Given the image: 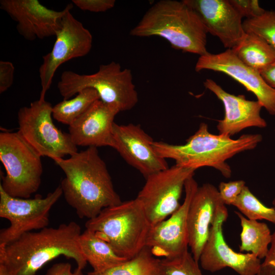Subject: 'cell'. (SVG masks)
Segmentation results:
<instances>
[{
	"label": "cell",
	"instance_id": "cell-1",
	"mask_svg": "<svg viewBox=\"0 0 275 275\" xmlns=\"http://www.w3.org/2000/svg\"><path fill=\"white\" fill-rule=\"evenodd\" d=\"M53 160L65 175L60 184L65 199L79 217L93 218L122 202L96 147Z\"/></svg>",
	"mask_w": 275,
	"mask_h": 275
},
{
	"label": "cell",
	"instance_id": "cell-2",
	"mask_svg": "<svg viewBox=\"0 0 275 275\" xmlns=\"http://www.w3.org/2000/svg\"><path fill=\"white\" fill-rule=\"evenodd\" d=\"M81 233L80 226L75 222L26 233L0 246V263L14 275H35L48 262L64 256L73 259L82 270L87 262L78 242Z\"/></svg>",
	"mask_w": 275,
	"mask_h": 275
},
{
	"label": "cell",
	"instance_id": "cell-3",
	"mask_svg": "<svg viewBox=\"0 0 275 275\" xmlns=\"http://www.w3.org/2000/svg\"><path fill=\"white\" fill-rule=\"evenodd\" d=\"M262 140L260 134H242L237 139L213 134L209 132L208 125L203 122L183 145L154 141L153 147L159 156L174 160L178 166L195 170L212 167L225 177L230 178L232 170L226 161L240 152L254 149Z\"/></svg>",
	"mask_w": 275,
	"mask_h": 275
},
{
	"label": "cell",
	"instance_id": "cell-4",
	"mask_svg": "<svg viewBox=\"0 0 275 275\" xmlns=\"http://www.w3.org/2000/svg\"><path fill=\"white\" fill-rule=\"evenodd\" d=\"M207 33L198 14L184 0L156 2L130 32L135 37H160L175 49L200 56L208 52Z\"/></svg>",
	"mask_w": 275,
	"mask_h": 275
},
{
	"label": "cell",
	"instance_id": "cell-5",
	"mask_svg": "<svg viewBox=\"0 0 275 275\" xmlns=\"http://www.w3.org/2000/svg\"><path fill=\"white\" fill-rule=\"evenodd\" d=\"M85 227L108 242L119 256L129 260L146 247L151 225L135 198L103 209L88 219Z\"/></svg>",
	"mask_w": 275,
	"mask_h": 275
},
{
	"label": "cell",
	"instance_id": "cell-6",
	"mask_svg": "<svg viewBox=\"0 0 275 275\" xmlns=\"http://www.w3.org/2000/svg\"><path fill=\"white\" fill-rule=\"evenodd\" d=\"M132 80L130 69H123L119 63L112 61L101 65L98 70L91 74L64 71L58 89L64 99L71 98L85 89H93L97 92L100 100L115 105L121 112L131 109L138 102V92Z\"/></svg>",
	"mask_w": 275,
	"mask_h": 275
},
{
	"label": "cell",
	"instance_id": "cell-7",
	"mask_svg": "<svg viewBox=\"0 0 275 275\" xmlns=\"http://www.w3.org/2000/svg\"><path fill=\"white\" fill-rule=\"evenodd\" d=\"M0 160L6 171L0 186L8 195L30 198L38 190L43 173L41 156L18 132L0 133Z\"/></svg>",
	"mask_w": 275,
	"mask_h": 275
},
{
	"label": "cell",
	"instance_id": "cell-8",
	"mask_svg": "<svg viewBox=\"0 0 275 275\" xmlns=\"http://www.w3.org/2000/svg\"><path fill=\"white\" fill-rule=\"evenodd\" d=\"M52 106L45 99L21 107L17 113L18 132L41 157L53 160L77 151L69 133L57 128L52 121Z\"/></svg>",
	"mask_w": 275,
	"mask_h": 275
},
{
	"label": "cell",
	"instance_id": "cell-9",
	"mask_svg": "<svg viewBox=\"0 0 275 275\" xmlns=\"http://www.w3.org/2000/svg\"><path fill=\"white\" fill-rule=\"evenodd\" d=\"M62 195L60 185L46 197L37 195L34 198L13 197L0 186V217L10 222L9 227L1 230L0 246L26 233L47 227L50 211Z\"/></svg>",
	"mask_w": 275,
	"mask_h": 275
},
{
	"label": "cell",
	"instance_id": "cell-10",
	"mask_svg": "<svg viewBox=\"0 0 275 275\" xmlns=\"http://www.w3.org/2000/svg\"><path fill=\"white\" fill-rule=\"evenodd\" d=\"M196 170L174 165L153 174L146 179L136 199L153 226L176 211L185 183Z\"/></svg>",
	"mask_w": 275,
	"mask_h": 275
},
{
	"label": "cell",
	"instance_id": "cell-11",
	"mask_svg": "<svg viewBox=\"0 0 275 275\" xmlns=\"http://www.w3.org/2000/svg\"><path fill=\"white\" fill-rule=\"evenodd\" d=\"M66 7L52 48L42 57L39 69L41 86L40 99H45L54 74L61 65L73 59L85 56L92 47V34L70 12L73 5L69 4Z\"/></svg>",
	"mask_w": 275,
	"mask_h": 275
},
{
	"label": "cell",
	"instance_id": "cell-12",
	"mask_svg": "<svg viewBox=\"0 0 275 275\" xmlns=\"http://www.w3.org/2000/svg\"><path fill=\"white\" fill-rule=\"evenodd\" d=\"M198 187L193 177L188 178L185 183L183 204L168 219L151 226L146 247L155 257L172 258L188 251L187 213Z\"/></svg>",
	"mask_w": 275,
	"mask_h": 275
},
{
	"label": "cell",
	"instance_id": "cell-13",
	"mask_svg": "<svg viewBox=\"0 0 275 275\" xmlns=\"http://www.w3.org/2000/svg\"><path fill=\"white\" fill-rule=\"evenodd\" d=\"M195 69L196 72L210 70L230 76L253 93L269 114L275 115V89L265 82L259 71L243 63L232 49L200 56Z\"/></svg>",
	"mask_w": 275,
	"mask_h": 275
},
{
	"label": "cell",
	"instance_id": "cell-14",
	"mask_svg": "<svg viewBox=\"0 0 275 275\" xmlns=\"http://www.w3.org/2000/svg\"><path fill=\"white\" fill-rule=\"evenodd\" d=\"M228 216V212L221 213L211 226L200 255L201 266L211 272L228 267L239 275H257L261 264L260 259L250 253L235 252L225 241L222 227Z\"/></svg>",
	"mask_w": 275,
	"mask_h": 275
},
{
	"label": "cell",
	"instance_id": "cell-15",
	"mask_svg": "<svg viewBox=\"0 0 275 275\" xmlns=\"http://www.w3.org/2000/svg\"><path fill=\"white\" fill-rule=\"evenodd\" d=\"M113 134V148L146 178L169 168L166 159L159 156L154 150L152 138L140 125L115 123Z\"/></svg>",
	"mask_w": 275,
	"mask_h": 275
},
{
	"label": "cell",
	"instance_id": "cell-16",
	"mask_svg": "<svg viewBox=\"0 0 275 275\" xmlns=\"http://www.w3.org/2000/svg\"><path fill=\"white\" fill-rule=\"evenodd\" d=\"M0 8L17 22L16 29L25 40L43 39L56 35L67 7L55 11L38 0H1Z\"/></svg>",
	"mask_w": 275,
	"mask_h": 275
},
{
	"label": "cell",
	"instance_id": "cell-17",
	"mask_svg": "<svg viewBox=\"0 0 275 275\" xmlns=\"http://www.w3.org/2000/svg\"><path fill=\"white\" fill-rule=\"evenodd\" d=\"M228 212L218 190L212 184L198 187L190 202L187 217L189 246L199 262L211 226L219 214Z\"/></svg>",
	"mask_w": 275,
	"mask_h": 275
},
{
	"label": "cell",
	"instance_id": "cell-18",
	"mask_svg": "<svg viewBox=\"0 0 275 275\" xmlns=\"http://www.w3.org/2000/svg\"><path fill=\"white\" fill-rule=\"evenodd\" d=\"M198 14L207 33L232 49L246 35L242 17L229 0H184Z\"/></svg>",
	"mask_w": 275,
	"mask_h": 275
},
{
	"label": "cell",
	"instance_id": "cell-19",
	"mask_svg": "<svg viewBox=\"0 0 275 275\" xmlns=\"http://www.w3.org/2000/svg\"><path fill=\"white\" fill-rule=\"evenodd\" d=\"M120 111L114 105L95 101L69 126V134L76 146L113 147V128Z\"/></svg>",
	"mask_w": 275,
	"mask_h": 275
},
{
	"label": "cell",
	"instance_id": "cell-20",
	"mask_svg": "<svg viewBox=\"0 0 275 275\" xmlns=\"http://www.w3.org/2000/svg\"><path fill=\"white\" fill-rule=\"evenodd\" d=\"M204 86L224 106V117L218 121L216 126L219 134L231 137L246 128L266 127L267 123L260 115L263 106L258 100H247L243 95L230 94L211 79H206Z\"/></svg>",
	"mask_w": 275,
	"mask_h": 275
},
{
	"label": "cell",
	"instance_id": "cell-21",
	"mask_svg": "<svg viewBox=\"0 0 275 275\" xmlns=\"http://www.w3.org/2000/svg\"><path fill=\"white\" fill-rule=\"evenodd\" d=\"M78 242L82 255L95 273L103 272L128 260L119 256L108 242L89 230L80 234Z\"/></svg>",
	"mask_w": 275,
	"mask_h": 275
},
{
	"label": "cell",
	"instance_id": "cell-22",
	"mask_svg": "<svg viewBox=\"0 0 275 275\" xmlns=\"http://www.w3.org/2000/svg\"><path fill=\"white\" fill-rule=\"evenodd\" d=\"M240 221V252H251L259 259L265 258L268 253V245L271 241L272 234L264 223L249 219L238 212H235Z\"/></svg>",
	"mask_w": 275,
	"mask_h": 275
},
{
	"label": "cell",
	"instance_id": "cell-23",
	"mask_svg": "<svg viewBox=\"0 0 275 275\" xmlns=\"http://www.w3.org/2000/svg\"><path fill=\"white\" fill-rule=\"evenodd\" d=\"M245 65L260 71L275 61V51L261 37L246 33L241 42L232 49Z\"/></svg>",
	"mask_w": 275,
	"mask_h": 275
},
{
	"label": "cell",
	"instance_id": "cell-24",
	"mask_svg": "<svg viewBox=\"0 0 275 275\" xmlns=\"http://www.w3.org/2000/svg\"><path fill=\"white\" fill-rule=\"evenodd\" d=\"M100 99L97 92L85 89L71 99H64L52 107V117L58 122L71 125L96 100Z\"/></svg>",
	"mask_w": 275,
	"mask_h": 275
},
{
	"label": "cell",
	"instance_id": "cell-25",
	"mask_svg": "<svg viewBox=\"0 0 275 275\" xmlns=\"http://www.w3.org/2000/svg\"><path fill=\"white\" fill-rule=\"evenodd\" d=\"M161 260L145 247L132 258L98 275H160Z\"/></svg>",
	"mask_w": 275,
	"mask_h": 275
},
{
	"label": "cell",
	"instance_id": "cell-26",
	"mask_svg": "<svg viewBox=\"0 0 275 275\" xmlns=\"http://www.w3.org/2000/svg\"><path fill=\"white\" fill-rule=\"evenodd\" d=\"M232 205L249 219H265L275 224V208L263 205L246 185Z\"/></svg>",
	"mask_w": 275,
	"mask_h": 275
},
{
	"label": "cell",
	"instance_id": "cell-27",
	"mask_svg": "<svg viewBox=\"0 0 275 275\" xmlns=\"http://www.w3.org/2000/svg\"><path fill=\"white\" fill-rule=\"evenodd\" d=\"M246 33H254L265 40L275 51V11H265L261 15L243 22Z\"/></svg>",
	"mask_w": 275,
	"mask_h": 275
},
{
	"label": "cell",
	"instance_id": "cell-28",
	"mask_svg": "<svg viewBox=\"0 0 275 275\" xmlns=\"http://www.w3.org/2000/svg\"><path fill=\"white\" fill-rule=\"evenodd\" d=\"M160 275H203L191 253L188 251L172 258L161 260Z\"/></svg>",
	"mask_w": 275,
	"mask_h": 275
},
{
	"label": "cell",
	"instance_id": "cell-29",
	"mask_svg": "<svg viewBox=\"0 0 275 275\" xmlns=\"http://www.w3.org/2000/svg\"><path fill=\"white\" fill-rule=\"evenodd\" d=\"M245 186V182L242 180L221 182L218 190L224 204L232 205Z\"/></svg>",
	"mask_w": 275,
	"mask_h": 275
},
{
	"label": "cell",
	"instance_id": "cell-30",
	"mask_svg": "<svg viewBox=\"0 0 275 275\" xmlns=\"http://www.w3.org/2000/svg\"><path fill=\"white\" fill-rule=\"evenodd\" d=\"M231 5L243 17L250 19L262 15L266 10L262 8L257 0H229Z\"/></svg>",
	"mask_w": 275,
	"mask_h": 275
},
{
	"label": "cell",
	"instance_id": "cell-31",
	"mask_svg": "<svg viewBox=\"0 0 275 275\" xmlns=\"http://www.w3.org/2000/svg\"><path fill=\"white\" fill-rule=\"evenodd\" d=\"M77 7L83 11L92 12H104L113 8L115 0H72Z\"/></svg>",
	"mask_w": 275,
	"mask_h": 275
},
{
	"label": "cell",
	"instance_id": "cell-32",
	"mask_svg": "<svg viewBox=\"0 0 275 275\" xmlns=\"http://www.w3.org/2000/svg\"><path fill=\"white\" fill-rule=\"evenodd\" d=\"M272 204L275 208V199ZM257 275H275V232L272 234L270 248Z\"/></svg>",
	"mask_w": 275,
	"mask_h": 275
},
{
	"label": "cell",
	"instance_id": "cell-33",
	"mask_svg": "<svg viewBox=\"0 0 275 275\" xmlns=\"http://www.w3.org/2000/svg\"><path fill=\"white\" fill-rule=\"evenodd\" d=\"M15 68L9 61H0V93L8 90L14 81Z\"/></svg>",
	"mask_w": 275,
	"mask_h": 275
},
{
	"label": "cell",
	"instance_id": "cell-34",
	"mask_svg": "<svg viewBox=\"0 0 275 275\" xmlns=\"http://www.w3.org/2000/svg\"><path fill=\"white\" fill-rule=\"evenodd\" d=\"M82 269L76 268L72 271L69 263H57L53 264L47 271L45 275H84Z\"/></svg>",
	"mask_w": 275,
	"mask_h": 275
},
{
	"label": "cell",
	"instance_id": "cell-35",
	"mask_svg": "<svg viewBox=\"0 0 275 275\" xmlns=\"http://www.w3.org/2000/svg\"><path fill=\"white\" fill-rule=\"evenodd\" d=\"M265 82L275 89V61L259 71Z\"/></svg>",
	"mask_w": 275,
	"mask_h": 275
},
{
	"label": "cell",
	"instance_id": "cell-36",
	"mask_svg": "<svg viewBox=\"0 0 275 275\" xmlns=\"http://www.w3.org/2000/svg\"><path fill=\"white\" fill-rule=\"evenodd\" d=\"M0 275H14L4 264L0 263Z\"/></svg>",
	"mask_w": 275,
	"mask_h": 275
},
{
	"label": "cell",
	"instance_id": "cell-37",
	"mask_svg": "<svg viewBox=\"0 0 275 275\" xmlns=\"http://www.w3.org/2000/svg\"><path fill=\"white\" fill-rule=\"evenodd\" d=\"M88 275H98V274H97L94 273L93 271H92V272H89L88 273Z\"/></svg>",
	"mask_w": 275,
	"mask_h": 275
}]
</instances>
